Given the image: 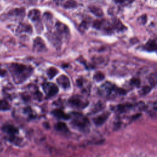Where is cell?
I'll return each mask as SVG.
<instances>
[{
	"label": "cell",
	"instance_id": "obj_19",
	"mask_svg": "<svg viewBox=\"0 0 157 157\" xmlns=\"http://www.w3.org/2000/svg\"><path fill=\"white\" fill-rule=\"evenodd\" d=\"M140 80L137 78H133L131 80L130 83L131 85L135 86H139L140 85Z\"/></svg>",
	"mask_w": 157,
	"mask_h": 157
},
{
	"label": "cell",
	"instance_id": "obj_9",
	"mask_svg": "<svg viewBox=\"0 0 157 157\" xmlns=\"http://www.w3.org/2000/svg\"><path fill=\"white\" fill-rule=\"evenodd\" d=\"M2 129L5 132L10 134H15L18 132V129L11 124H6L3 126Z\"/></svg>",
	"mask_w": 157,
	"mask_h": 157
},
{
	"label": "cell",
	"instance_id": "obj_11",
	"mask_svg": "<svg viewBox=\"0 0 157 157\" xmlns=\"http://www.w3.org/2000/svg\"><path fill=\"white\" fill-rule=\"evenodd\" d=\"M144 48L147 51H155L156 50V41L155 40L148 41L144 46Z\"/></svg>",
	"mask_w": 157,
	"mask_h": 157
},
{
	"label": "cell",
	"instance_id": "obj_16",
	"mask_svg": "<svg viewBox=\"0 0 157 157\" xmlns=\"http://www.w3.org/2000/svg\"><path fill=\"white\" fill-rule=\"evenodd\" d=\"M90 9L96 16L101 17L103 15V13H102V11L101 10V9L97 7L91 6V7H90Z\"/></svg>",
	"mask_w": 157,
	"mask_h": 157
},
{
	"label": "cell",
	"instance_id": "obj_10",
	"mask_svg": "<svg viewBox=\"0 0 157 157\" xmlns=\"http://www.w3.org/2000/svg\"><path fill=\"white\" fill-rule=\"evenodd\" d=\"M28 16L33 21H37L40 18V12L36 9L32 10L29 12Z\"/></svg>",
	"mask_w": 157,
	"mask_h": 157
},
{
	"label": "cell",
	"instance_id": "obj_4",
	"mask_svg": "<svg viewBox=\"0 0 157 157\" xmlns=\"http://www.w3.org/2000/svg\"><path fill=\"white\" fill-rule=\"evenodd\" d=\"M43 90L48 96H52L58 92V87L53 83L46 82L42 85Z\"/></svg>",
	"mask_w": 157,
	"mask_h": 157
},
{
	"label": "cell",
	"instance_id": "obj_24",
	"mask_svg": "<svg viewBox=\"0 0 157 157\" xmlns=\"http://www.w3.org/2000/svg\"><path fill=\"white\" fill-rule=\"evenodd\" d=\"M5 74H6V71H4V70H1L0 69V75H2V76H4V75H5Z\"/></svg>",
	"mask_w": 157,
	"mask_h": 157
},
{
	"label": "cell",
	"instance_id": "obj_6",
	"mask_svg": "<svg viewBox=\"0 0 157 157\" xmlns=\"http://www.w3.org/2000/svg\"><path fill=\"white\" fill-rule=\"evenodd\" d=\"M45 48V45L43 40L40 37H37L34 42V49L37 52H42Z\"/></svg>",
	"mask_w": 157,
	"mask_h": 157
},
{
	"label": "cell",
	"instance_id": "obj_14",
	"mask_svg": "<svg viewBox=\"0 0 157 157\" xmlns=\"http://www.w3.org/2000/svg\"><path fill=\"white\" fill-rule=\"evenodd\" d=\"M47 75L48 76V77L52 79L53 77H54L58 73V70L54 67H51L50 68L48 69L47 71Z\"/></svg>",
	"mask_w": 157,
	"mask_h": 157
},
{
	"label": "cell",
	"instance_id": "obj_5",
	"mask_svg": "<svg viewBox=\"0 0 157 157\" xmlns=\"http://www.w3.org/2000/svg\"><path fill=\"white\" fill-rule=\"evenodd\" d=\"M58 83L63 88H68L70 87V81L68 77L64 75H61L57 78Z\"/></svg>",
	"mask_w": 157,
	"mask_h": 157
},
{
	"label": "cell",
	"instance_id": "obj_15",
	"mask_svg": "<svg viewBox=\"0 0 157 157\" xmlns=\"http://www.w3.org/2000/svg\"><path fill=\"white\" fill-rule=\"evenodd\" d=\"M10 104L4 99H0V110H7L10 109Z\"/></svg>",
	"mask_w": 157,
	"mask_h": 157
},
{
	"label": "cell",
	"instance_id": "obj_22",
	"mask_svg": "<svg viewBox=\"0 0 157 157\" xmlns=\"http://www.w3.org/2000/svg\"><path fill=\"white\" fill-rule=\"evenodd\" d=\"M75 2L73 0H69L68 1H67L66 4H65V7H74L75 5Z\"/></svg>",
	"mask_w": 157,
	"mask_h": 157
},
{
	"label": "cell",
	"instance_id": "obj_17",
	"mask_svg": "<svg viewBox=\"0 0 157 157\" xmlns=\"http://www.w3.org/2000/svg\"><path fill=\"white\" fill-rule=\"evenodd\" d=\"M103 107H104V104L102 102H98L94 105V107L93 108L91 112L93 113H95V112H99V111L103 109Z\"/></svg>",
	"mask_w": 157,
	"mask_h": 157
},
{
	"label": "cell",
	"instance_id": "obj_1",
	"mask_svg": "<svg viewBox=\"0 0 157 157\" xmlns=\"http://www.w3.org/2000/svg\"><path fill=\"white\" fill-rule=\"evenodd\" d=\"M10 71L14 81L17 83H20L29 77L32 73L33 68L22 64L12 63Z\"/></svg>",
	"mask_w": 157,
	"mask_h": 157
},
{
	"label": "cell",
	"instance_id": "obj_21",
	"mask_svg": "<svg viewBox=\"0 0 157 157\" xmlns=\"http://www.w3.org/2000/svg\"><path fill=\"white\" fill-rule=\"evenodd\" d=\"M102 25H103L102 20H96L94 23V26L97 29H99Z\"/></svg>",
	"mask_w": 157,
	"mask_h": 157
},
{
	"label": "cell",
	"instance_id": "obj_20",
	"mask_svg": "<svg viewBox=\"0 0 157 157\" xmlns=\"http://www.w3.org/2000/svg\"><path fill=\"white\" fill-rule=\"evenodd\" d=\"M156 77L155 74H152L150 78H149V82L150 83L151 85H152V86H155L156 84Z\"/></svg>",
	"mask_w": 157,
	"mask_h": 157
},
{
	"label": "cell",
	"instance_id": "obj_8",
	"mask_svg": "<svg viewBox=\"0 0 157 157\" xmlns=\"http://www.w3.org/2000/svg\"><path fill=\"white\" fill-rule=\"evenodd\" d=\"M52 113L53 114V115L57 118H63V119H65L67 120L69 118V116L67 114H66L63 110H60V109H56L54 110L52 112Z\"/></svg>",
	"mask_w": 157,
	"mask_h": 157
},
{
	"label": "cell",
	"instance_id": "obj_12",
	"mask_svg": "<svg viewBox=\"0 0 157 157\" xmlns=\"http://www.w3.org/2000/svg\"><path fill=\"white\" fill-rule=\"evenodd\" d=\"M55 128L58 131L63 132H67L69 131V129H68L66 124L63 122H58L55 125Z\"/></svg>",
	"mask_w": 157,
	"mask_h": 157
},
{
	"label": "cell",
	"instance_id": "obj_3",
	"mask_svg": "<svg viewBox=\"0 0 157 157\" xmlns=\"http://www.w3.org/2000/svg\"><path fill=\"white\" fill-rule=\"evenodd\" d=\"M70 105L76 108L83 109L85 107L88 105V101L83 99V98H81L79 96L75 95L72 96L68 101Z\"/></svg>",
	"mask_w": 157,
	"mask_h": 157
},
{
	"label": "cell",
	"instance_id": "obj_13",
	"mask_svg": "<svg viewBox=\"0 0 157 157\" xmlns=\"http://www.w3.org/2000/svg\"><path fill=\"white\" fill-rule=\"evenodd\" d=\"M132 107V105L130 104H120L117 106V109L118 112H123L129 110Z\"/></svg>",
	"mask_w": 157,
	"mask_h": 157
},
{
	"label": "cell",
	"instance_id": "obj_7",
	"mask_svg": "<svg viewBox=\"0 0 157 157\" xmlns=\"http://www.w3.org/2000/svg\"><path fill=\"white\" fill-rule=\"evenodd\" d=\"M109 113L108 112H105V113L99 115L98 117H96L94 119V123L96 125H98V126L102 125L107 120V118L109 117Z\"/></svg>",
	"mask_w": 157,
	"mask_h": 157
},
{
	"label": "cell",
	"instance_id": "obj_2",
	"mask_svg": "<svg viewBox=\"0 0 157 157\" xmlns=\"http://www.w3.org/2000/svg\"><path fill=\"white\" fill-rule=\"evenodd\" d=\"M74 117L71 124L75 128H77L79 130L85 131L87 129L90 125L88 119L79 113H74L73 114Z\"/></svg>",
	"mask_w": 157,
	"mask_h": 157
},
{
	"label": "cell",
	"instance_id": "obj_18",
	"mask_svg": "<svg viewBox=\"0 0 157 157\" xmlns=\"http://www.w3.org/2000/svg\"><path fill=\"white\" fill-rule=\"evenodd\" d=\"M104 74L102 73V72H96L94 75V76H93V78L95 80H96V81H98V82H99V81H101V80H102L104 78Z\"/></svg>",
	"mask_w": 157,
	"mask_h": 157
},
{
	"label": "cell",
	"instance_id": "obj_25",
	"mask_svg": "<svg viewBox=\"0 0 157 157\" xmlns=\"http://www.w3.org/2000/svg\"><path fill=\"white\" fill-rule=\"evenodd\" d=\"M125 1H126V0H115V2H118V3H121V2H123Z\"/></svg>",
	"mask_w": 157,
	"mask_h": 157
},
{
	"label": "cell",
	"instance_id": "obj_23",
	"mask_svg": "<svg viewBox=\"0 0 157 157\" xmlns=\"http://www.w3.org/2000/svg\"><path fill=\"white\" fill-rule=\"evenodd\" d=\"M151 90V88L147 86H145L142 90V93H143V94H146L147 93H148Z\"/></svg>",
	"mask_w": 157,
	"mask_h": 157
}]
</instances>
